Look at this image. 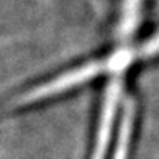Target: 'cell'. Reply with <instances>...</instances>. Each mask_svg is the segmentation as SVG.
<instances>
[{"mask_svg":"<svg viewBox=\"0 0 159 159\" xmlns=\"http://www.w3.org/2000/svg\"><path fill=\"white\" fill-rule=\"evenodd\" d=\"M107 71H110V60H99V62H91L87 63L84 66H79L70 73H65L59 77H56L53 80L47 82L45 85H40L34 90H31L30 93H26L22 99L23 104H30V102H37L42 101L45 98H51L54 94L63 93L66 90H71L84 82H88L101 74H104Z\"/></svg>","mask_w":159,"mask_h":159,"instance_id":"cell-1","label":"cell"},{"mask_svg":"<svg viewBox=\"0 0 159 159\" xmlns=\"http://www.w3.org/2000/svg\"><path fill=\"white\" fill-rule=\"evenodd\" d=\"M120 93H122V79H120V74H116V76H113L111 82L108 84L105 90V98H104L102 111H101V120H99V127H98L96 144H94L91 159H104L105 156Z\"/></svg>","mask_w":159,"mask_h":159,"instance_id":"cell-2","label":"cell"},{"mask_svg":"<svg viewBox=\"0 0 159 159\" xmlns=\"http://www.w3.org/2000/svg\"><path fill=\"white\" fill-rule=\"evenodd\" d=\"M133 120H134V107L131 101H127L122 117H120V125H119V138H117V145H116V153L114 159H125L128 152V144L131 138V130H133Z\"/></svg>","mask_w":159,"mask_h":159,"instance_id":"cell-3","label":"cell"},{"mask_svg":"<svg viewBox=\"0 0 159 159\" xmlns=\"http://www.w3.org/2000/svg\"><path fill=\"white\" fill-rule=\"evenodd\" d=\"M138 59H144V57H150V56H155L159 53V34L152 37L147 43H144L141 48L134 50Z\"/></svg>","mask_w":159,"mask_h":159,"instance_id":"cell-4","label":"cell"}]
</instances>
